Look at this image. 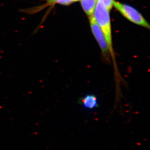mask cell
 I'll return each mask as SVG.
<instances>
[{"label":"cell","instance_id":"obj_1","mask_svg":"<svg viewBox=\"0 0 150 150\" xmlns=\"http://www.w3.org/2000/svg\"><path fill=\"white\" fill-rule=\"evenodd\" d=\"M109 11L102 3L98 1L94 12V17L96 21L103 32L106 41L108 45L109 51L112 57L114 56L112 48V36L111 29L110 18Z\"/></svg>","mask_w":150,"mask_h":150},{"label":"cell","instance_id":"obj_2","mask_svg":"<svg viewBox=\"0 0 150 150\" xmlns=\"http://www.w3.org/2000/svg\"><path fill=\"white\" fill-rule=\"evenodd\" d=\"M113 5L124 17L135 24L150 29V25L137 9L128 4L114 1Z\"/></svg>","mask_w":150,"mask_h":150},{"label":"cell","instance_id":"obj_3","mask_svg":"<svg viewBox=\"0 0 150 150\" xmlns=\"http://www.w3.org/2000/svg\"><path fill=\"white\" fill-rule=\"evenodd\" d=\"M91 28L96 40L99 45L103 55L106 59H109V54L110 52L109 47L103 32L99 25L96 21L93 16L89 17Z\"/></svg>","mask_w":150,"mask_h":150},{"label":"cell","instance_id":"obj_4","mask_svg":"<svg viewBox=\"0 0 150 150\" xmlns=\"http://www.w3.org/2000/svg\"><path fill=\"white\" fill-rule=\"evenodd\" d=\"M78 103L88 110H93L99 107V101L96 95L89 94L85 95L78 100Z\"/></svg>","mask_w":150,"mask_h":150},{"label":"cell","instance_id":"obj_5","mask_svg":"<svg viewBox=\"0 0 150 150\" xmlns=\"http://www.w3.org/2000/svg\"><path fill=\"white\" fill-rule=\"evenodd\" d=\"M81 6L88 17L93 16L96 4V0H81Z\"/></svg>","mask_w":150,"mask_h":150},{"label":"cell","instance_id":"obj_6","mask_svg":"<svg viewBox=\"0 0 150 150\" xmlns=\"http://www.w3.org/2000/svg\"><path fill=\"white\" fill-rule=\"evenodd\" d=\"M98 1L102 3L109 11H110L113 6L114 0H98Z\"/></svg>","mask_w":150,"mask_h":150},{"label":"cell","instance_id":"obj_7","mask_svg":"<svg viewBox=\"0 0 150 150\" xmlns=\"http://www.w3.org/2000/svg\"><path fill=\"white\" fill-rule=\"evenodd\" d=\"M74 1L73 0H49L48 3L49 4L57 3L63 5H69L74 3Z\"/></svg>","mask_w":150,"mask_h":150},{"label":"cell","instance_id":"obj_8","mask_svg":"<svg viewBox=\"0 0 150 150\" xmlns=\"http://www.w3.org/2000/svg\"><path fill=\"white\" fill-rule=\"evenodd\" d=\"M74 1H78V0H73Z\"/></svg>","mask_w":150,"mask_h":150}]
</instances>
